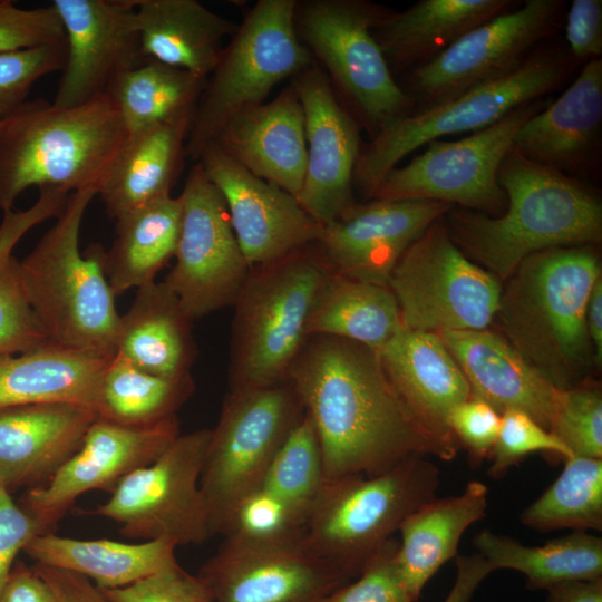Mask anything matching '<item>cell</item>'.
<instances>
[{
	"label": "cell",
	"instance_id": "6da1fadb",
	"mask_svg": "<svg viewBox=\"0 0 602 602\" xmlns=\"http://www.w3.org/2000/svg\"><path fill=\"white\" fill-rule=\"evenodd\" d=\"M288 381L315 428L326 479L375 476L416 457L447 460L394 388L373 349L311 336Z\"/></svg>",
	"mask_w": 602,
	"mask_h": 602
},
{
	"label": "cell",
	"instance_id": "7a4b0ae2",
	"mask_svg": "<svg viewBox=\"0 0 602 602\" xmlns=\"http://www.w3.org/2000/svg\"><path fill=\"white\" fill-rule=\"evenodd\" d=\"M507 204L498 216L452 207L454 243L497 279H508L530 255L554 247L596 244L602 204L588 185L533 163L513 148L498 171Z\"/></svg>",
	"mask_w": 602,
	"mask_h": 602
},
{
	"label": "cell",
	"instance_id": "3957f363",
	"mask_svg": "<svg viewBox=\"0 0 602 602\" xmlns=\"http://www.w3.org/2000/svg\"><path fill=\"white\" fill-rule=\"evenodd\" d=\"M127 136L107 94L69 108L26 100L0 118V210L30 187L98 194Z\"/></svg>",
	"mask_w": 602,
	"mask_h": 602
},
{
	"label": "cell",
	"instance_id": "277c9868",
	"mask_svg": "<svg viewBox=\"0 0 602 602\" xmlns=\"http://www.w3.org/2000/svg\"><path fill=\"white\" fill-rule=\"evenodd\" d=\"M601 265L589 245L527 256L508 278L495 318L505 339L555 387L576 385L591 344L586 304Z\"/></svg>",
	"mask_w": 602,
	"mask_h": 602
},
{
	"label": "cell",
	"instance_id": "5b68a950",
	"mask_svg": "<svg viewBox=\"0 0 602 602\" xmlns=\"http://www.w3.org/2000/svg\"><path fill=\"white\" fill-rule=\"evenodd\" d=\"M97 195L71 193L52 226L19 261L20 281L52 346L113 357L120 315L104 269L105 249H79L86 210Z\"/></svg>",
	"mask_w": 602,
	"mask_h": 602
},
{
	"label": "cell",
	"instance_id": "8992f818",
	"mask_svg": "<svg viewBox=\"0 0 602 602\" xmlns=\"http://www.w3.org/2000/svg\"><path fill=\"white\" fill-rule=\"evenodd\" d=\"M330 272L315 244L250 268L233 304L230 389L288 381L309 338L308 321Z\"/></svg>",
	"mask_w": 602,
	"mask_h": 602
},
{
	"label": "cell",
	"instance_id": "52a82bcc",
	"mask_svg": "<svg viewBox=\"0 0 602 602\" xmlns=\"http://www.w3.org/2000/svg\"><path fill=\"white\" fill-rule=\"evenodd\" d=\"M438 467L427 457L375 476L326 479L303 528V544L356 579L416 508L436 497Z\"/></svg>",
	"mask_w": 602,
	"mask_h": 602
},
{
	"label": "cell",
	"instance_id": "ba28073f",
	"mask_svg": "<svg viewBox=\"0 0 602 602\" xmlns=\"http://www.w3.org/2000/svg\"><path fill=\"white\" fill-rule=\"evenodd\" d=\"M575 64L571 55L533 52L501 78L389 122L360 152L353 183L370 196L385 175L417 148L449 135L480 130L515 108L544 98L566 81Z\"/></svg>",
	"mask_w": 602,
	"mask_h": 602
},
{
	"label": "cell",
	"instance_id": "9c48e42d",
	"mask_svg": "<svg viewBox=\"0 0 602 602\" xmlns=\"http://www.w3.org/2000/svg\"><path fill=\"white\" fill-rule=\"evenodd\" d=\"M297 1L260 0L225 45L193 116L186 156L197 161L240 111L264 103L271 90L312 66L295 26Z\"/></svg>",
	"mask_w": 602,
	"mask_h": 602
},
{
	"label": "cell",
	"instance_id": "30bf717a",
	"mask_svg": "<svg viewBox=\"0 0 602 602\" xmlns=\"http://www.w3.org/2000/svg\"><path fill=\"white\" fill-rule=\"evenodd\" d=\"M303 414L289 381L229 390L211 429L200 478L212 537L225 534L237 504L261 486L274 455Z\"/></svg>",
	"mask_w": 602,
	"mask_h": 602
},
{
	"label": "cell",
	"instance_id": "8fae6325",
	"mask_svg": "<svg viewBox=\"0 0 602 602\" xmlns=\"http://www.w3.org/2000/svg\"><path fill=\"white\" fill-rule=\"evenodd\" d=\"M445 216L406 249L387 285L404 328L436 333L487 329L499 307V280L454 243Z\"/></svg>",
	"mask_w": 602,
	"mask_h": 602
},
{
	"label": "cell",
	"instance_id": "7c38bea8",
	"mask_svg": "<svg viewBox=\"0 0 602 602\" xmlns=\"http://www.w3.org/2000/svg\"><path fill=\"white\" fill-rule=\"evenodd\" d=\"M550 99L526 103L495 124L455 140L435 139L404 166L391 168L370 194L372 198H408L501 215L507 204L498 171L514 138Z\"/></svg>",
	"mask_w": 602,
	"mask_h": 602
},
{
	"label": "cell",
	"instance_id": "4fadbf2b",
	"mask_svg": "<svg viewBox=\"0 0 602 602\" xmlns=\"http://www.w3.org/2000/svg\"><path fill=\"white\" fill-rule=\"evenodd\" d=\"M210 436L208 428L179 434L153 463L123 478L90 514L117 523L133 540L203 544L212 537L200 488Z\"/></svg>",
	"mask_w": 602,
	"mask_h": 602
},
{
	"label": "cell",
	"instance_id": "5bb4252c",
	"mask_svg": "<svg viewBox=\"0 0 602 602\" xmlns=\"http://www.w3.org/2000/svg\"><path fill=\"white\" fill-rule=\"evenodd\" d=\"M385 10L359 0H313L295 10L303 45L324 65L375 134L414 110L396 82L373 28Z\"/></svg>",
	"mask_w": 602,
	"mask_h": 602
},
{
	"label": "cell",
	"instance_id": "9a60e30c",
	"mask_svg": "<svg viewBox=\"0 0 602 602\" xmlns=\"http://www.w3.org/2000/svg\"><path fill=\"white\" fill-rule=\"evenodd\" d=\"M565 2L526 0L470 29L430 60L412 68L414 110L436 105L518 68L562 22Z\"/></svg>",
	"mask_w": 602,
	"mask_h": 602
},
{
	"label": "cell",
	"instance_id": "2e32d148",
	"mask_svg": "<svg viewBox=\"0 0 602 602\" xmlns=\"http://www.w3.org/2000/svg\"><path fill=\"white\" fill-rule=\"evenodd\" d=\"M181 202L175 264L164 279L194 321L233 305L250 272L231 225L225 201L198 162L190 171Z\"/></svg>",
	"mask_w": 602,
	"mask_h": 602
},
{
	"label": "cell",
	"instance_id": "e0dca14e",
	"mask_svg": "<svg viewBox=\"0 0 602 602\" xmlns=\"http://www.w3.org/2000/svg\"><path fill=\"white\" fill-rule=\"evenodd\" d=\"M179 434L177 416L146 427L97 418L76 453L45 485L29 488L20 506L51 532L79 496L113 492L127 475L153 463Z\"/></svg>",
	"mask_w": 602,
	"mask_h": 602
},
{
	"label": "cell",
	"instance_id": "ac0fdd59",
	"mask_svg": "<svg viewBox=\"0 0 602 602\" xmlns=\"http://www.w3.org/2000/svg\"><path fill=\"white\" fill-rule=\"evenodd\" d=\"M197 575L212 602H313L352 581L302 538L261 544L224 536Z\"/></svg>",
	"mask_w": 602,
	"mask_h": 602
},
{
	"label": "cell",
	"instance_id": "d6986e66",
	"mask_svg": "<svg viewBox=\"0 0 602 602\" xmlns=\"http://www.w3.org/2000/svg\"><path fill=\"white\" fill-rule=\"evenodd\" d=\"M196 162L222 194L250 268L278 261L320 240L323 226L293 195L256 177L215 144H208Z\"/></svg>",
	"mask_w": 602,
	"mask_h": 602
},
{
	"label": "cell",
	"instance_id": "ffe728a7",
	"mask_svg": "<svg viewBox=\"0 0 602 602\" xmlns=\"http://www.w3.org/2000/svg\"><path fill=\"white\" fill-rule=\"evenodd\" d=\"M66 37V61L52 104L69 108L106 94L140 64L135 0H54Z\"/></svg>",
	"mask_w": 602,
	"mask_h": 602
},
{
	"label": "cell",
	"instance_id": "44dd1931",
	"mask_svg": "<svg viewBox=\"0 0 602 602\" xmlns=\"http://www.w3.org/2000/svg\"><path fill=\"white\" fill-rule=\"evenodd\" d=\"M452 207L441 202L408 198L356 203L323 226L315 245L332 272L387 285L406 249Z\"/></svg>",
	"mask_w": 602,
	"mask_h": 602
},
{
	"label": "cell",
	"instance_id": "7402d4cb",
	"mask_svg": "<svg viewBox=\"0 0 602 602\" xmlns=\"http://www.w3.org/2000/svg\"><path fill=\"white\" fill-rule=\"evenodd\" d=\"M292 86L303 108L307 142V167L298 201L324 226L356 204L352 184L360 154L359 128L318 68L304 69Z\"/></svg>",
	"mask_w": 602,
	"mask_h": 602
},
{
	"label": "cell",
	"instance_id": "603a6c76",
	"mask_svg": "<svg viewBox=\"0 0 602 602\" xmlns=\"http://www.w3.org/2000/svg\"><path fill=\"white\" fill-rule=\"evenodd\" d=\"M394 388L447 460L459 452L448 426L450 410L470 398L469 385L436 332L402 328L377 351Z\"/></svg>",
	"mask_w": 602,
	"mask_h": 602
},
{
	"label": "cell",
	"instance_id": "cb8c5ba5",
	"mask_svg": "<svg viewBox=\"0 0 602 602\" xmlns=\"http://www.w3.org/2000/svg\"><path fill=\"white\" fill-rule=\"evenodd\" d=\"M602 126V59L584 64L553 101L518 129L513 149L526 159L576 177L596 167Z\"/></svg>",
	"mask_w": 602,
	"mask_h": 602
},
{
	"label": "cell",
	"instance_id": "d4e9b609",
	"mask_svg": "<svg viewBox=\"0 0 602 602\" xmlns=\"http://www.w3.org/2000/svg\"><path fill=\"white\" fill-rule=\"evenodd\" d=\"M460 367L472 397L499 414L517 409L550 430L563 390L532 366L503 336L483 330L438 333Z\"/></svg>",
	"mask_w": 602,
	"mask_h": 602
},
{
	"label": "cell",
	"instance_id": "484cf974",
	"mask_svg": "<svg viewBox=\"0 0 602 602\" xmlns=\"http://www.w3.org/2000/svg\"><path fill=\"white\" fill-rule=\"evenodd\" d=\"M98 418L87 406L40 402L0 408V487L45 485Z\"/></svg>",
	"mask_w": 602,
	"mask_h": 602
},
{
	"label": "cell",
	"instance_id": "4316f807",
	"mask_svg": "<svg viewBox=\"0 0 602 602\" xmlns=\"http://www.w3.org/2000/svg\"><path fill=\"white\" fill-rule=\"evenodd\" d=\"M212 143L256 177L298 200L307 167V142L303 108L293 86L273 100L233 116Z\"/></svg>",
	"mask_w": 602,
	"mask_h": 602
},
{
	"label": "cell",
	"instance_id": "83f0119b",
	"mask_svg": "<svg viewBox=\"0 0 602 602\" xmlns=\"http://www.w3.org/2000/svg\"><path fill=\"white\" fill-rule=\"evenodd\" d=\"M487 505V486L470 480L460 494L435 497L401 522L395 562L414 602L440 567L458 555L460 537L485 517Z\"/></svg>",
	"mask_w": 602,
	"mask_h": 602
},
{
	"label": "cell",
	"instance_id": "f1b7e54d",
	"mask_svg": "<svg viewBox=\"0 0 602 602\" xmlns=\"http://www.w3.org/2000/svg\"><path fill=\"white\" fill-rule=\"evenodd\" d=\"M144 58L208 78L237 26L196 0H135Z\"/></svg>",
	"mask_w": 602,
	"mask_h": 602
},
{
	"label": "cell",
	"instance_id": "f546056e",
	"mask_svg": "<svg viewBox=\"0 0 602 602\" xmlns=\"http://www.w3.org/2000/svg\"><path fill=\"white\" fill-rule=\"evenodd\" d=\"M129 309L120 315L115 355L162 377L191 375L197 357L193 321L164 282L136 289Z\"/></svg>",
	"mask_w": 602,
	"mask_h": 602
},
{
	"label": "cell",
	"instance_id": "4dcf8cb0",
	"mask_svg": "<svg viewBox=\"0 0 602 602\" xmlns=\"http://www.w3.org/2000/svg\"><path fill=\"white\" fill-rule=\"evenodd\" d=\"M191 123H162L128 134L97 194L109 217L171 196L186 156Z\"/></svg>",
	"mask_w": 602,
	"mask_h": 602
},
{
	"label": "cell",
	"instance_id": "1f68e13d",
	"mask_svg": "<svg viewBox=\"0 0 602 602\" xmlns=\"http://www.w3.org/2000/svg\"><path fill=\"white\" fill-rule=\"evenodd\" d=\"M511 0H420L400 12L385 11L373 36L390 66L426 62L460 36L516 4Z\"/></svg>",
	"mask_w": 602,
	"mask_h": 602
},
{
	"label": "cell",
	"instance_id": "d6a6232c",
	"mask_svg": "<svg viewBox=\"0 0 602 602\" xmlns=\"http://www.w3.org/2000/svg\"><path fill=\"white\" fill-rule=\"evenodd\" d=\"M177 547L168 538L124 543L106 538L79 540L46 532L32 537L22 552L35 564L79 574L99 589L109 590L177 563Z\"/></svg>",
	"mask_w": 602,
	"mask_h": 602
},
{
	"label": "cell",
	"instance_id": "836d02e7",
	"mask_svg": "<svg viewBox=\"0 0 602 602\" xmlns=\"http://www.w3.org/2000/svg\"><path fill=\"white\" fill-rule=\"evenodd\" d=\"M110 358L52 344L0 355V408L72 402L95 410L98 385Z\"/></svg>",
	"mask_w": 602,
	"mask_h": 602
},
{
	"label": "cell",
	"instance_id": "e575fe53",
	"mask_svg": "<svg viewBox=\"0 0 602 602\" xmlns=\"http://www.w3.org/2000/svg\"><path fill=\"white\" fill-rule=\"evenodd\" d=\"M116 235L105 250L104 269L115 295L149 284L174 258L179 225L178 196H167L116 220Z\"/></svg>",
	"mask_w": 602,
	"mask_h": 602
},
{
	"label": "cell",
	"instance_id": "d590c367",
	"mask_svg": "<svg viewBox=\"0 0 602 602\" xmlns=\"http://www.w3.org/2000/svg\"><path fill=\"white\" fill-rule=\"evenodd\" d=\"M404 328L388 285L330 272L310 314L307 334L338 337L376 351Z\"/></svg>",
	"mask_w": 602,
	"mask_h": 602
},
{
	"label": "cell",
	"instance_id": "8d00e7d4",
	"mask_svg": "<svg viewBox=\"0 0 602 602\" xmlns=\"http://www.w3.org/2000/svg\"><path fill=\"white\" fill-rule=\"evenodd\" d=\"M477 553L497 570H514L526 579L528 590H547L573 580L602 577V538L586 531L527 546L494 533L480 531L473 540Z\"/></svg>",
	"mask_w": 602,
	"mask_h": 602
},
{
	"label": "cell",
	"instance_id": "74e56055",
	"mask_svg": "<svg viewBox=\"0 0 602 602\" xmlns=\"http://www.w3.org/2000/svg\"><path fill=\"white\" fill-rule=\"evenodd\" d=\"M207 79L145 58L119 75L106 94L129 133L153 125L191 120Z\"/></svg>",
	"mask_w": 602,
	"mask_h": 602
},
{
	"label": "cell",
	"instance_id": "f35d334b",
	"mask_svg": "<svg viewBox=\"0 0 602 602\" xmlns=\"http://www.w3.org/2000/svg\"><path fill=\"white\" fill-rule=\"evenodd\" d=\"M194 390L192 375H153L114 355L101 375L95 411L98 418L117 425L152 426L176 416Z\"/></svg>",
	"mask_w": 602,
	"mask_h": 602
},
{
	"label": "cell",
	"instance_id": "ab89813d",
	"mask_svg": "<svg viewBox=\"0 0 602 602\" xmlns=\"http://www.w3.org/2000/svg\"><path fill=\"white\" fill-rule=\"evenodd\" d=\"M556 479L520 514L541 531L602 530V458L571 456Z\"/></svg>",
	"mask_w": 602,
	"mask_h": 602
},
{
	"label": "cell",
	"instance_id": "60d3db41",
	"mask_svg": "<svg viewBox=\"0 0 602 602\" xmlns=\"http://www.w3.org/2000/svg\"><path fill=\"white\" fill-rule=\"evenodd\" d=\"M324 483L320 441L304 411L274 455L261 486L282 499L304 525Z\"/></svg>",
	"mask_w": 602,
	"mask_h": 602
},
{
	"label": "cell",
	"instance_id": "b9f144b4",
	"mask_svg": "<svg viewBox=\"0 0 602 602\" xmlns=\"http://www.w3.org/2000/svg\"><path fill=\"white\" fill-rule=\"evenodd\" d=\"M304 525L278 496L260 486L235 507L223 536L273 544L302 538Z\"/></svg>",
	"mask_w": 602,
	"mask_h": 602
},
{
	"label": "cell",
	"instance_id": "7bdbcfd3",
	"mask_svg": "<svg viewBox=\"0 0 602 602\" xmlns=\"http://www.w3.org/2000/svg\"><path fill=\"white\" fill-rule=\"evenodd\" d=\"M550 431L572 456L602 458V395L598 387L563 390Z\"/></svg>",
	"mask_w": 602,
	"mask_h": 602
},
{
	"label": "cell",
	"instance_id": "ee69618b",
	"mask_svg": "<svg viewBox=\"0 0 602 602\" xmlns=\"http://www.w3.org/2000/svg\"><path fill=\"white\" fill-rule=\"evenodd\" d=\"M51 344L25 294L19 260L0 265V355H20Z\"/></svg>",
	"mask_w": 602,
	"mask_h": 602
},
{
	"label": "cell",
	"instance_id": "f6af8a7d",
	"mask_svg": "<svg viewBox=\"0 0 602 602\" xmlns=\"http://www.w3.org/2000/svg\"><path fill=\"white\" fill-rule=\"evenodd\" d=\"M547 453L562 459L570 450L547 429L522 410L508 409L501 414L499 429L489 459L487 474L501 478L534 453Z\"/></svg>",
	"mask_w": 602,
	"mask_h": 602
},
{
	"label": "cell",
	"instance_id": "bcb514c9",
	"mask_svg": "<svg viewBox=\"0 0 602 602\" xmlns=\"http://www.w3.org/2000/svg\"><path fill=\"white\" fill-rule=\"evenodd\" d=\"M66 42L0 54V118L27 100L42 77L62 70Z\"/></svg>",
	"mask_w": 602,
	"mask_h": 602
},
{
	"label": "cell",
	"instance_id": "7dc6e473",
	"mask_svg": "<svg viewBox=\"0 0 602 602\" xmlns=\"http://www.w3.org/2000/svg\"><path fill=\"white\" fill-rule=\"evenodd\" d=\"M391 537L352 581L313 602H414L399 575Z\"/></svg>",
	"mask_w": 602,
	"mask_h": 602
},
{
	"label": "cell",
	"instance_id": "c3c4849f",
	"mask_svg": "<svg viewBox=\"0 0 602 602\" xmlns=\"http://www.w3.org/2000/svg\"><path fill=\"white\" fill-rule=\"evenodd\" d=\"M66 42L61 20L52 7L22 9L0 0V54Z\"/></svg>",
	"mask_w": 602,
	"mask_h": 602
},
{
	"label": "cell",
	"instance_id": "681fc988",
	"mask_svg": "<svg viewBox=\"0 0 602 602\" xmlns=\"http://www.w3.org/2000/svg\"><path fill=\"white\" fill-rule=\"evenodd\" d=\"M103 591L114 602H212L203 580L178 562L128 585Z\"/></svg>",
	"mask_w": 602,
	"mask_h": 602
},
{
	"label": "cell",
	"instance_id": "f907efd6",
	"mask_svg": "<svg viewBox=\"0 0 602 602\" xmlns=\"http://www.w3.org/2000/svg\"><path fill=\"white\" fill-rule=\"evenodd\" d=\"M501 414L482 399L472 397L456 405L448 415V426L472 464L489 458L497 438Z\"/></svg>",
	"mask_w": 602,
	"mask_h": 602
},
{
	"label": "cell",
	"instance_id": "816d5d0a",
	"mask_svg": "<svg viewBox=\"0 0 602 602\" xmlns=\"http://www.w3.org/2000/svg\"><path fill=\"white\" fill-rule=\"evenodd\" d=\"M46 533L36 518L0 487V595L14 567L17 555L36 535Z\"/></svg>",
	"mask_w": 602,
	"mask_h": 602
},
{
	"label": "cell",
	"instance_id": "f5cc1de1",
	"mask_svg": "<svg viewBox=\"0 0 602 602\" xmlns=\"http://www.w3.org/2000/svg\"><path fill=\"white\" fill-rule=\"evenodd\" d=\"M70 194L59 190H42L38 200L27 210L3 212L0 222V265L11 255L18 242L36 225L56 219Z\"/></svg>",
	"mask_w": 602,
	"mask_h": 602
},
{
	"label": "cell",
	"instance_id": "db71d44e",
	"mask_svg": "<svg viewBox=\"0 0 602 602\" xmlns=\"http://www.w3.org/2000/svg\"><path fill=\"white\" fill-rule=\"evenodd\" d=\"M565 37L576 61L601 58L602 1L573 0L565 17Z\"/></svg>",
	"mask_w": 602,
	"mask_h": 602
},
{
	"label": "cell",
	"instance_id": "11a10c76",
	"mask_svg": "<svg viewBox=\"0 0 602 602\" xmlns=\"http://www.w3.org/2000/svg\"><path fill=\"white\" fill-rule=\"evenodd\" d=\"M33 569L50 586L57 602H114L85 576L39 564Z\"/></svg>",
	"mask_w": 602,
	"mask_h": 602
},
{
	"label": "cell",
	"instance_id": "9f6ffc18",
	"mask_svg": "<svg viewBox=\"0 0 602 602\" xmlns=\"http://www.w3.org/2000/svg\"><path fill=\"white\" fill-rule=\"evenodd\" d=\"M0 602H57L46 581L32 567L17 562L0 595Z\"/></svg>",
	"mask_w": 602,
	"mask_h": 602
},
{
	"label": "cell",
	"instance_id": "6f0895ef",
	"mask_svg": "<svg viewBox=\"0 0 602 602\" xmlns=\"http://www.w3.org/2000/svg\"><path fill=\"white\" fill-rule=\"evenodd\" d=\"M455 562V581L443 602H472L482 582L495 569L477 552L470 555H457Z\"/></svg>",
	"mask_w": 602,
	"mask_h": 602
},
{
	"label": "cell",
	"instance_id": "680465c9",
	"mask_svg": "<svg viewBox=\"0 0 602 602\" xmlns=\"http://www.w3.org/2000/svg\"><path fill=\"white\" fill-rule=\"evenodd\" d=\"M546 592L545 602H602V577L562 582Z\"/></svg>",
	"mask_w": 602,
	"mask_h": 602
},
{
	"label": "cell",
	"instance_id": "91938a15",
	"mask_svg": "<svg viewBox=\"0 0 602 602\" xmlns=\"http://www.w3.org/2000/svg\"><path fill=\"white\" fill-rule=\"evenodd\" d=\"M585 327L592 350L594 361L601 363L602 360V279L601 276L594 283L585 311Z\"/></svg>",
	"mask_w": 602,
	"mask_h": 602
}]
</instances>
